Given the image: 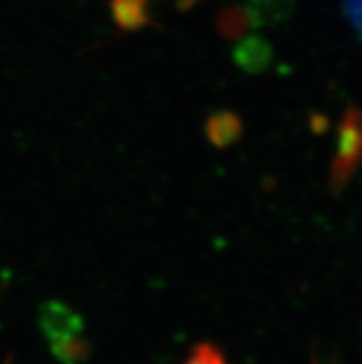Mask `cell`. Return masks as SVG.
<instances>
[{"label":"cell","instance_id":"6da1fadb","mask_svg":"<svg viewBox=\"0 0 362 364\" xmlns=\"http://www.w3.org/2000/svg\"><path fill=\"white\" fill-rule=\"evenodd\" d=\"M41 328L63 363H76L85 355L87 344L82 335L80 314L61 301H46L41 307Z\"/></svg>","mask_w":362,"mask_h":364},{"label":"cell","instance_id":"7a4b0ae2","mask_svg":"<svg viewBox=\"0 0 362 364\" xmlns=\"http://www.w3.org/2000/svg\"><path fill=\"white\" fill-rule=\"evenodd\" d=\"M362 161V111L348 107L339 129L336 154L331 165L329 185L333 193H340L351 180Z\"/></svg>","mask_w":362,"mask_h":364},{"label":"cell","instance_id":"3957f363","mask_svg":"<svg viewBox=\"0 0 362 364\" xmlns=\"http://www.w3.org/2000/svg\"><path fill=\"white\" fill-rule=\"evenodd\" d=\"M209 143L216 148H228L243 135V120L231 111H216L206 122Z\"/></svg>","mask_w":362,"mask_h":364},{"label":"cell","instance_id":"277c9868","mask_svg":"<svg viewBox=\"0 0 362 364\" xmlns=\"http://www.w3.org/2000/svg\"><path fill=\"white\" fill-rule=\"evenodd\" d=\"M235 58H237L240 69L250 74H259L270 63V48L266 43L253 39V41H246L244 45H240L235 52Z\"/></svg>","mask_w":362,"mask_h":364},{"label":"cell","instance_id":"5b68a950","mask_svg":"<svg viewBox=\"0 0 362 364\" xmlns=\"http://www.w3.org/2000/svg\"><path fill=\"white\" fill-rule=\"evenodd\" d=\"M185 364H225V360L215 346H211V344H200V346L194 348L193 355L188 357Z\"/></svg>","mask_w":362,"mask_h":364},{"label":"cell","instance_id":"8992f818","mask_svg":"<svg viewBox=\"0 0 362 364\" xmlns=\"http://www.w3.org/2000/svg\"><path fill=\"white\" fill-rule=\"evenodd\" d=\"M351 15L357 26L362 30V0H351Z\"/></svg>","mask_w":362,"mask_h":364}]
</instances>
